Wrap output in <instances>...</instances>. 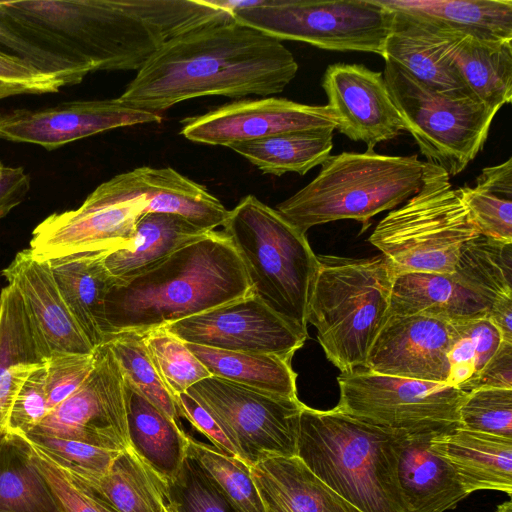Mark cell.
Listing matches in <instances>:
<instances>
[{"instance_id": "obj_30", "label": "cell", "mask_w": 512, "mask_h": 512, "mask_svg": "<svg viewBox=\"0 0 512 512\" xmlns=\"http://www.w3.org/2000/svg\"><path fill=\"white\" fill-rule=\"evenodd\" d=\"M130 443L140 457L168 482L187 457L190 436L124 379Z\"/></svg>"}, {"instance_id": "obj_23", "label": "cell", "mask_w": 512, "mask_h": 512, "mask_svg": "<svg viewBox=\"0 0 512 512\" xmlns=\"http://www.w3.org/2000/svg\"><path fill=\"white\" fill-rule=\"evenodd\" d=\"M433 436L399 433L397 477L403 512H444L469 495L452 465L433 448Z\"/></svg>"}, {"instance_id": "obj_7", "label": "cell", "mask_w": 512, "mask_h": 512, "mask_svg": "<svg viewBox=\"0 0 512 512\" xmlns=\"http://www.w3.org/2000/svg\"><path fill=\"white\" fill-rule=\"evenodd\" d=\"M424 161L417 155L390 156L367 149L331 155L318 175L276 206L305 233L316 225L354 219L367 223L393 210L420 189Z\"/></svg>"}, {"instance_id": "obj_20", "label": "cell", "mask_w": 512, "mask_h": 512, "mask_svg": "<svg viewBox=\"0 0 512 512\" xmlns=\"http://www.w3.org/2000/svg\"><path fill=\"white\" fill-rule=\"evenodd\" d=\"M91 194L114 203L140 199L146 213L179 215L206 231L223 226L229 213L204 186L171 167H137L101 183Z\"/></svg>"}, {"instance_id": "obj_14", "label": "cell", "mask_w": 512, "mask_h": 512, "mask_svg": "<svg viewBox=\"0 0 512 512\" xmlns=\"http://www.w3.org/2000/svg\"><path fill=\"white\" fill-rule=\"evenodd\" d=\"M160 328L185 343L289 360L307 339L252 292Z\"/></svg>"}, {"instance_id": "obj_37", "label": "cell", "mask_w": 512, "mask_h": 512, "mask_svg": "<svg viewBox=\"0 0 512 512\" xmlns=\"http://www.w3.org/2000/svg\"><path fill=\"white\" fill-rule=\"evenodd\" d=\"M479 234L512 243V158L482 169L473 187L457 188Z\"/></svg>"}, {"instance_id": "obj_15", "label": "cell", "mask_w": 512, "mask_h": 512, "mask_svg": "<svg viewBox=\"0 0 512 512\" xmlns=\"http://www.w3.org/2000/svg\"><path fill=\"white\" fill-rule=\"evenodd\" d=\"M337 127V117L328 105L263 97L234 101L186 118L181 134L192 142L229 147L283 133Z\"/></svg>"}, {"instance_id": "obj_43", "label": "cell", "mask_w": 512, "mask_h": 512, "mask_svg": "<svg viewBox=\"0 0 512 512\" xmlns=\"http://www.w3.org/2000/svg\"><path fill=\"white\" fill-rule=\"evenodd\" d=\"M144 344L158 375L173 396L211 376L185 342L163 328L145 332Z\"/></svg>"}, {"instance_id": "obj_31", "label": "cell", "mask_w": 512, "mask_h": 512, "mask_svg": "<svg viewBox=\"0 0 512 512\" xmlns=\"http://www.w3.org/2000/svg\"><path fill=\"white\" fill-rule=\"evenodd\" d=\"M0 512H65L30 441L12 432L0 442Z\"/></svg>"}, {"instance_id": "obj_2", "label": "cell", "mask_w": 512, "mask_h": 512, "mask_svg": "<svg viewBox=\"0 0 512 512\" xmlns=\"http://www.w3.org/2000/svg\"><path fill=\"white\" fill-rule=\"evenodd\" d=\"M297 72L293 54L280 40L232 20L163 44L118 98L159 114L198 97L279 94Z\"/></svg>"}, {"instance_id": "obj_17", "label": "cell", "mask_w": 512, "mask_h": 512, "mask_svg": "<svg viewBox=\"0 0 512 512\" xmlns=\"http://www.w3.org/2000/svg\"><path fill=\"white\" fill-rule=\"evenodd\" d=\"M145 213L140 199L114 203L90 193L77 209L53 213L39 223L32 232L30 249L48 260L123 248Z\"/></svg>"}, {"instance_id": "obj_40", "label": "cell", "mask_w": 512, "mask_h": 512, "mask_svg": "<svg viewBox=\"0 0 512 512\" xmlns=\"http://www.w3.org/2000/svg\"><path fill=\"white\" fill-rule=\"evenodd\" d=\"M107 343L121 368L125 381L166 416L178 422L179 414L174 396L162 382L149 358L144 344V333L114 334Z\"/></svg>"}, {"instance_id": "obj_52", "label": "cell", "mask_w": 512, "mask_h": 512, "mask_svg": "<svg viewBox=\"0 0 512 512\" xmlns=\"http://www.w3.org/2000/svg\"><path fill=\"white\" fill-rule=\"evenodd\" d=\"M481 388L512 389V343L501 341L480 374L460 390L471 392Z\"/></svg>"}, {"instance_id": "obj_55", "label": "cell", "mask_w": 512, "mask_h": 512, "mask_svg": "<svg viewBox=\"0 0 512 512\" xmlns=\"http://www.w3.org/2000/svg\"><path fill=\"white\" fill-rule=\"evenodd\" d=\"M209 4L227 11L232 15L246 8H251L262 4L263 0H206Z\"/></svg>"}, {"instance_id": "obj_21", "label": "cell", "mask_w": 512, "mask_h": 512, "mask_svg": "<svg viewBox=\"0 0 512 512\" xmlns=\"http://www.w3.org/2000/svg\"><path fill=\"white\" fill-rule=\"evenodd\" d=\"M391 11L393 23L384 60L398 64L434 89L469 91L452 59V51L465 33L416 14Z\"/></svg>"}, {"instance_id": "obj_49", "label": "cell", "mask_w": 512, "mask_h": 512, "mask_svg": "<svg viewBox=\"0 0 512 512\" xmlns=\"http://www.w3.org/2000/svg\"><path fill=\"white\" fill-rule=\"evenodd\" d=\"M49 412L45 364L35 369L18 391L9 416L8 432L26 436Z\"/></svg>"}, {"instance_id": "obj_36", "label": "cell", "mask_w": 512, "mask_h": 512, "mask_svg": "<svg viewBox=\"0 0 512 512\" xmlns=\"http://www.w3.org/2000/svg\"><path fill=\"white\" fill-rule=\"evenodd\" d=\"M333 131H295L235 143L228 148L243 156L264 174L281 176L294 172L305 175L331 156Z\"/></svg>"}, {"instance_id": "obj_6", "label": "cell", "mask_w": 512, "mask_h": 512, "mask_svg": "<svg viewBox=\"0 0 512 512\" xmlns=\"http://www.w3.org/2000/svg\"><path fill=\"white\" fill-rule=\"evenodd\" d=\"M245 267L251 292L305 337L318 270L305 233L254 195L229 210L222 231Z\"/></svg>"}, {"instance_id": "obj_34", "label": "cell", "mask_w": 512, "mask_h": 512, "mask_svg": "<svg viewBox=\"0 0 512 512\" xmlns=\"http://www.w3.org/2000/svg\"><path fill=\"white\" fill-rule=\"evenodd\" d=\"M480 39L512 41L511 0H377Z\"/></svg>"}, {"instance_id": "obj_50", "label": "cell", "mask_w": 512, "mask_h": 512, "mask_svg": "<svg viewBox=\"0 0 512 512\" xmlns=\"http://www.w3.org/2000/svg\"><path fill=\"white\" fill-rule=\"evenodd\" d=\"M32 448L38 467L50 483L65 512H99L63 469L35 446L32 445Z\"/></svg>"}, {"instance_id": "obj_60", "label": "cell", "mask_w": 512, "mask_h": 512, "mask_svg": "<svg viewBox=\"0 0 512 512\" xmlns=\"http://www.w3.org/2000/svg\"><path fill=\"white\" fill-rule=\"evenodd\" d=\"M236 512V511H235Z\"/></svg>"}, {"instance_id": "obj_5", "label": "cell", "mask_w": 512, "mask_h": 512, "mask_svg": "<svg viewBox=\"0 0 512 512\" xmlns=\"http://www.w3.org/2000/svg\"><path fill=\"white\" fill-rule=\"evenodd\" d=\"M317 260L307 323L316 328L327 359L341 373L364 368L389 317L395 274L383 255H317Z\"/></svg>"}, {"instance_id": "obj_53", "label": "cell", "mask_w": 512, "mask_h": 512, "mask_svg": "<svg viewBox=\"0 0 512 512\" xmlns=\"http://www.w3.org/2000/svg\"><path fill=\"white\" fill-rule=\"evenodd\" d=\"M30 186V176L22 167H3L0 174V219L25 199Z\"/></svg>"}, {"instance_id": "obj_9", "label": "cell", "mask_w": 512, "mask_h": 512, "mask_svg": "<svg viewBox=\"0 0 512 512\" xmlns=\"http://www.w3.org/2000/svg\"><path fill=\"white\" fill-rule=\"evenodd\" d=\"M384 80L402 119L427 163L450 177L482 150L497 111L469 91H440L385 60Z\"/></svg>"}, {"instance_id": "obj_45", "label": "cell", "mask_w": 512, "mask_h": 512, "mask_svg": "<svg viewBox=\"0 0 512 512\" xmlns=\"http://www.w3.org/2000/svg\"><path fill=\"white\" fill-rule=\"evenodd\" d=\"M460 427L512 439V389L469 392L459 409Z\"/></svg>"}, {"instance_id": "obj_16", "label": "cell", "mask_w": 512, "mask_h": 512, "mask_svg": "<svg viewBox=\"0 0 512 512\" xmlns=\"http://www.w3.org/2000/svg\"><path fill=\"white\" fill-rule=\"evenodd\" d=\"M161 121L160 114L130 107L119 98L78 100L0 112V139L50 151L108 130Z\"/></svg>"}, {"instance_id": "obj_39", "label": "cell", "mask_w": 512, "mask_h": 512, "mask_svg": "<svg viewBox=\"0 0 512 512\" xmlns=\"http://www.w3.org/2000/svg\"><path fill=\"white\" fill-rule=\"evenodd\" d=\"M189 456L236 512H265L250 466L208 444L189 438Z\"/></svg>"}, {"instance_id": "obj_44", "label": "cell", "mask_w": 512, "mask_h": 512, "mask_svg": "<svg viewBox=\"0 0 512 512\" xmlns=\"http://www.w3.org/2000/svg\"><path fill=\"white\" fill-rule=\"evenodd\" d=\"M26 437L60 468L84 480L106 474L122 452L44 434L29 433Z\"/></svg>"}, {"instance_id": "obj_19", "label": "cell", "mask_w": 512, "mask_h": 512, "mask_svg": "<svg viewBox=\"0 0 512 512\" xmlns=\"http://www.w3.org/2000/svg\"><path fill=\"white\" fill-rule=\"evenodd\" d=\"M322 87L337 117V129L365 143L367 149L374 150L404 130L381 72L359 64L335 63L327 67Z\"/></svg>"}, {"instance_id": "obj_13", "label": "cell", "mask_w": 512, "mask_h": 512, "mask_svg": "<svg viewBox=\"0 0 512 512\" xmlns=\"http://www.w3.org/2000/svg\"><path fill=\"white\" fill-rule=\"evenodd\" d=\"M30 433L118 451L132 446L124 377L107 342L95 348L93 369L82 385Z\"/></svg>"}, {"instance_id": "obj_42", "label": "cell", "mask_w": 512, "mask_h": 512, "mask_svg": "<svg viewBox=\"0 0 512 512\" xmlns=\"http://www.w3.org/2000/svg\"><path fill=\"white\" fill-rule=\"evenodd\" d=\"M0 47L44 73L61 79L66 86L76 85L91 70L59 52L53 46L13 22L0 10Z\"/></svg>"}, {"instance_id": "obj_57", "label": "cell", "mask_w": 512, "mask_h": 512, "mask_svg": "<svg viewBox=\"0 0 512 512\" xmlns=\"http://www.w3.org/2000/svg\"><path fill=\"white\" fill-rule=\"evenodd\" d=\"M496 512H512V502L509 500L500 504Z\"/></svg>"}, {"instance_id": "obj_46", "label": "cell", "mask_w": 512, "mask_h": 512, "mask_svg": "<svg viewBox=\"0 0 512 512\" xmlns=\"http://www.w3.org/2000/svg\"><path fill=\"white\" fill-rule=\"evenodd\" d=\"M169 493L178 512H235L189 456L178 474L169 481Z\"/></svg>"}, {"instance_id": "obj_11", "label": "cell", "mask_w": 512, "mask_h": 512, "mask_svg": "<svg viewBox=\"0 0 512 512\" xmlns=\"http://www.w3.org/2000/svg\"><path fill=\"white\" fill-rule=\"evenodd\" d=\"M337 409L373 425L408 435H438L460 427L469 392L447 383L379 374L366 368L341 373Z\"/></svg>"}, {"instance_id": "obj_29", "label": "cell", "mask_w": 512, "mask_h": 512, "mask_svg": "<svg viewBox=\"0 0 512 512\" xmlns=\"http://www.w3.org/2000/svg\"><path fill=\"white\" fill-rule=\"evenodd\" d=\"M208 232L179 215L146 213L138 220L129 243L105 252L102 261L116 281L127 280L151 269Z\"/></svg>"}, {"instance_id": "obj_35", "label": "cell", "mask_w": 512, "mask_h": 512, "mask_svg": "<svg viewBox=\"0 0 512 512\" xmlns=\"http://www.w3.org/2000/svg\"><path fill=\"white\" fill-rule=\"evenodd\" d=\"M211 376L287 398L297 396V374L289 359L262 353L225 351L185 343Z\"/></svg>"}, {"instance_id": "obj_27", "label": "cell", "mask_w": 512, "mask_h": 512, "mask_svg": "<svg viewBox=\"0 0 512 512\" xmlns=\"http://www.w3.org/2000/svg\"><path fill=\"white\" fill-rule=\"evenodd\" d=\"M431 442L468 494L498 490L512 495V439L457 427L433 436Z\"/></svg>"}, {"instance_id": "obj_59", "label": "cell", "mask_w": 512, "mask_h": 512, "mask_svg": "<svg viewBox=\"0 0 512 512\" xmlns=\"http://www.w3.org/2000/svg\"><path fill=\"white\" fill-rule=\"evenodd\" d=\"M3 167H4V166H3V164H2V163H1V161H0V174H1V172H2Z\"/></svg>"}, {"instance_id": "obj_3", "label": "cell", "mask_w": 512, "mask_h": 512, "mask_svg": "<svg viewBox=\"0 0 512 512\" xmlns=\"http://www.w3.org/2000/svg\"><path fill=\"white\" fill-rule=\"evenodd\" d=\"M250 293L239 254L222 231L213 230L151 269L114 283L105 300L109 338L145 333Z\"/></svg>"}, {"instance_id": "obj_28", "label": "cell", "mask_w": 512, "mask_h": 512, "mask_svg": "<svg viewBox=\"0 0 512 512\" xmlns=\"http://www.w3.org/2000/svg\"><path fill=\"white\" fill-rule=\"evenodd\" d=\"M490 305L453 273L411 272L395 276L389 316L425 314L455 322L486 317Z\"/></svg>"}, {"instance_id": "obj_41", "label": "cell", "mask_w": 512, "mask_h": 512, "mask_svg": "<svg viewBox=\"0 0 512 512\" xmlns=\"http://www.w3.org/2000/svg\"><path fill=\"white\" fill-rule=\"evenodd\" d=\"M447 384L460 389L475 379L497 351L501 337L486 317L455 321Z\"/></svg>"}, {"instance_id": "obj_10", "label": "cell", "mask_w": 512, "mask_h": 512, "mask_svg": "<svg viewBox=\"0 0 512 512\" xmlns=\"http://www.w3.org/2000/svg\"><path fill=\"white\" fill-rule=\"evenodd\" d=\"M233 17L280 41L380 56L393 23V11L377 0H263L258 6L235 12Z\"/></svg>"}, {"instance_id": "obj_48", "label": "cell", "mask_w": 512, "mask_h": 512, "mask_svg": "<svg viewBox=\"0 0 512 512\" xmlns=\"http://www.w3.org/2000/svg\"><path fill=\"white\" fill-rule=\"evenodd\" d=\"M65 86L58 77L0 50V100L21 94L55 93Z\"/></svg>"}, {"instance_id": "obj_33", "label": "cell", "mask_w": 512, "mask_h": 512, "mask_svg": "<svg viewBox=\"0 0 512 512\" xmlns=\"http://www.w3.org/2000/svg\"><path fill=\"white\" fill-rule=\"evenodd\" d=\"M452 59L466 88L486 106L498 112L511 103V41L465 34L455 45Z\"/></svg>"}, {"instance_id": "obj_12", "label": "cell", "mask_w": 512, "mask_h": 512, "mask_svg": "<svg viewBox=\"0 0 512 512\" xmlns=\"http://www.w3.org/2000/svg\"><path fill=\"white\" fill-rule=\"evenodd\" d=\"M216 421L249 466L297 454L298 398H287L210 376L186 391Z\"/></svg>"}, {"instance_id": "obj_58", "label": "cell", "mask_w": 512, "mask_h": 512, "mask_svg": "<svg viewBox=\"0 0 512 512\" xmlns=\"http://www.w3.org/2000/svg\"><path fill=\"white\" fill-rule=\"evenodd\" d=\"M163 512H178L176 507L174 506V504L172 503L171 501V498H170V501L167 503V505L165 506Z\"/></svg>"}, {"instance_id": "obj_32", "label": "cell", "mask_w": 512, "mask_h": 512, "mask_svg": "<svg viewBox=\"0 0 512 512\" xmlns=\"http://www.w3.org/2000/svg\"><path fill=\"white\" fill-rule=\"evenodd\" d=\"M70 476L119 512H163L170 501L169 482L132 446L122 451L109 471L99 478L84 480Z\"/></svg>"}, {"instance_id": "obj_18", "label": "cell", "mask_w": 512, "mask_h": 512, "mask_svg": "<svg viewBox=\"0 0 512 512\" xmlns=\"http://www.w3.org/2000/svg\"><path fill=\"white\" fill-rule=\"evenodd\" d=\"M453 323L414 314L389 316L374 341L364 368L384 375L446 383Z\"/></svg>"}, {"instance_id": "obj_8", "label": "cell", "mask_w": 512, "mask_h": 512, "mask_svg": "<svg viewBox=\"0 0 512 512\" xmlns=\"http://www.w3.org/2000/svg\"><path fill=\"white\" fill-rule=\"evenodd\" d=\"M478 233L450 176L424 161L420 189L376 226L370 243L395 276L454 272L464 245Z\"/></svg>"}, {"instance_id": "obj_1", "label": "cell", "mask_w": 512, "mask_h": 512, "mask_svg": "<svg viewBox=\"0 0 512 512\" xmlns=\"http://www.w3.org/2000/svg\"><path fill=\"white\" fill-rule=\"evenodd\" d=\"M16 24L95 71H138L169 40L231 13L206 0L0 1Z\"/></svg>"}, {"instance_id": "obj_51", "label": "cell", "mask_w": 512, "mask_h": 512, "mask_svg": "<svg viewBox=\"0 0 512 512\" xmlns=\"http://www.w3.org/2000/svg\"><path fill=\"white\" fill-rule=\"evenodd\" d=\"M178 414L211 441L221 453L236 457L238 454L212 416L187 392L174 396Z\"/></svg>"}, {"instance_id": "obj_4", "label": "cell", "mask_w": 512, "mask_h": 512, "mask_svg": "<svg viewBox=\"0 0 512 512\" xmlns=\"http://www.w3.org/2000/svg\"><path fill=\"white\" fill-rule=\"evenodd\" d=\"M394 432L336 407L304 405L296 456L324 484L361 512H403Z\"/></svg>"}, {"instance_id": "obj_38", "label": "cell", "mask_w": 512, "mask_h": 512, "mask_svg": "<svg viewBox=\"0 0 512 512\" xmlns=\"http://www.w3.org/2000/svg\"><path fill=\"white\" fill-rule=\"evenodd\" d=\"M453 275L490 303L512 295V243L477 234L462 248Z\"/></svg>"}, {"instance_id": "obj_22", "label": "cell", "mask_w": 512, "mask_h": 512, "mask_svg": "<svg viewBox=\"0 0 512 512\" xmlns=\"http://www.w3.org/2000/svg\"><path fill=\"white\" fill-rule=\"evenodd\" d=\"M8 284L20 294L27 313L49 353L93 354L87 340L64 302L48 260L30 248L18 252L2 271Z\"/></svg>"}, {"instance_id": "obj_24", "label": "cell", "mask_w": 512, "mask_h": 512, "mask_svg": "<svg viewBox=\"0 0 512 512\" xmlns=\"http://www.w3.org/2000/svg\"><path fill=\"white\" fill-rule=\"evenodd\" d=\"M49 355L19 292L8 284L0 294V442L18 391Z\"/></svg>"}, {"instance_id": "obj_47", "label": "cell", "mask_w": 512, "mask_h": 512, "mask_svg": "<svg viewBox=\"0 0 512 512\" xmlns=\"http://www.w3.org/2000/svg\"><path fill=\"white\" fill-rule=\"evenodd\" d=\"M93 354L52 352L46 362V392L51 411L69 398L89 376Z\"/></svg>"}, {"instance_id": "obj_54", "label": "cell", "mask_w": 512, "mask_h": 512, "mask_svg": "<svg viewBox=\"0 0 512 512\" xmlns=\"http://www.w3.org/2000/svg\"><path fill=\"white\" fill-rule=\"evenodd\" d=\"M486 318L499 332L501 341L512 343V295L493 300Z\"/></svg>"}, {"instance_id": "obj_25", "label": "cell", "mask_w": 512, "mask_h": 512, "mask_svg": "<svg viewBox=\"0 0 512 512\" xmlns=\"http://www.w3.org/2000/svg\"><path fill=\"white\" fill-rule=\"evenodd\" d=\"M250 469L265 512H361L297 456L265 459Z\"/></svg>"}, {"instance_id": "obj_26", "label": "cell", "mask_w": 512, "mask_h": 512, "mask_svg": "<svg viewBox=\"0 0 512 512\" xmlns=\"http://www.w3.org/2000/svg\"><path fill=\"white\" fill-rule=\"evenodd\" d=\"M104 253L83 252L48 259L64 302L94 349L109 339L105 300L116 282L103 264Z\"/></svg>"}, {"instance_id": "obj_56", "label": "cell", "mask_w": 512, "mask_h": 512, "mask_svg": "<svg viewBox=\"0 0 512 512\" xmlns=\"http://www.w3.org/2000/svg\"><path fill=\"white\" fill-rule=\"evenodd\" d=\"M66 474L71 479V481L83 492V494L88 498V500L92 503V505L99 512H119L112 505H110L107 501H105L98 494H96L94 491H92L90 488H88L84 484H82L79 481L72 478L67 472H66Z\"/></svg>"}]
</instances>
